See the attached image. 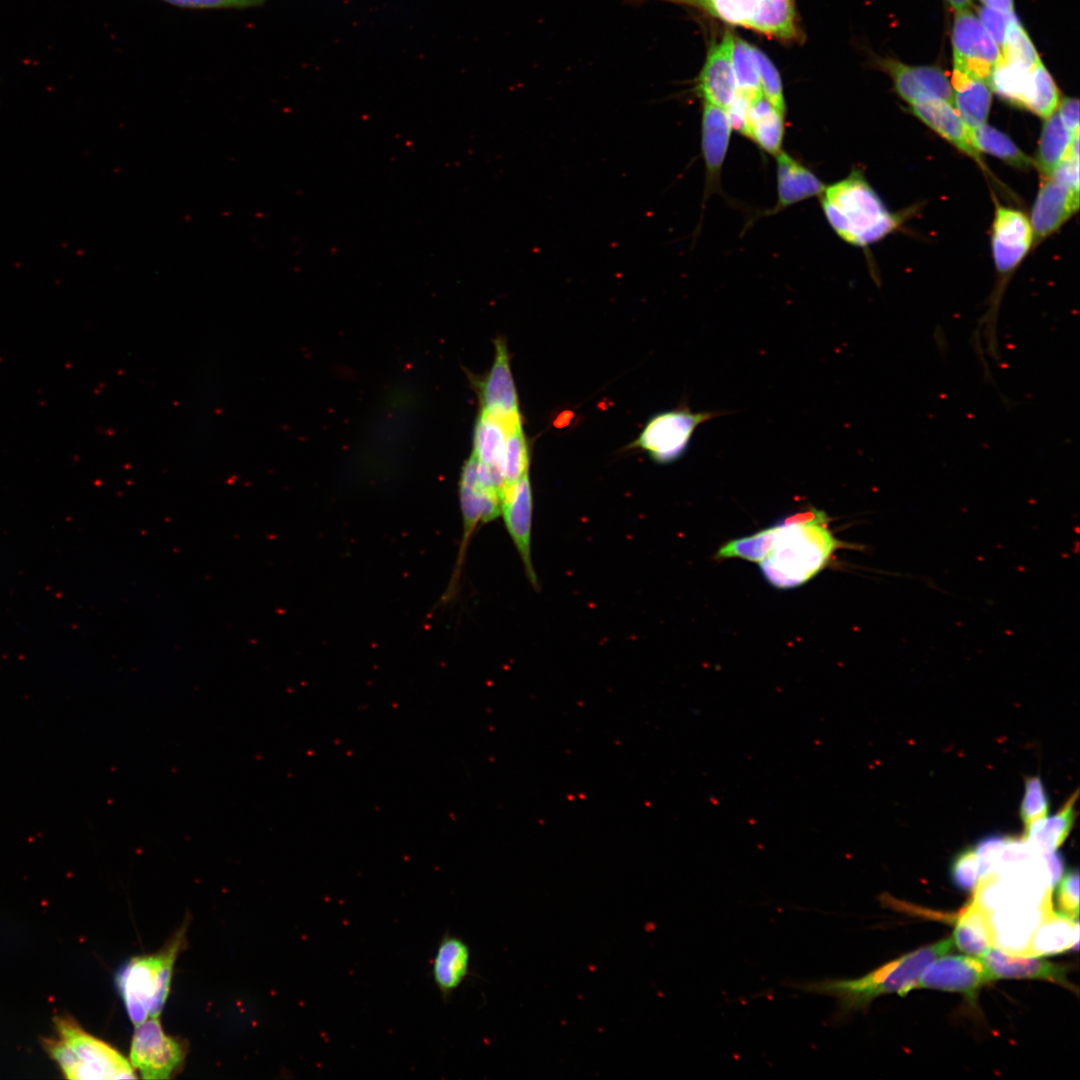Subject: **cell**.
I'll return each instance as SVG.
<instances>
[{
  "label": "cell",
  "mask_w": 1080,
  "mask_h": 1080,
  "mask_svg": "<svg viewBox=\"0 0 1080 1080\" xmlns=\"http://www.w3.org/2000/svg\"><path fill=\"white\" fill-rule=\"evenodd\" d=\"M741 134L762 151L776 156L781 152L785 134L784 113L762 95L750 102Z\"/></svg>",
  "instance_id": "cell-23"
},
{
  "label": "cell",
  "mask_w": 1080,
  "mask_h": 1080,
  "mask_svg": "<svg viewBox=\"0 0 1080 1080\" xmlns=\"http://www.w3.org/2000/svg\"><path fill=\"white\" fill-rule=\"evenodd\" d=\"M1033 69L1001 58L990 74L989 86L1009 103L1028 110L1034 89Z\"/></svg>",
  "instance_id": "cell-26"
},
{
  "label": "cell",
  "mask_w": 1080,
  "mask_h": 1080,
  "mask_svg": "<svg viewBox=\"0 0 1080 1080\" xmlns=\"http://www.w3.org/2000/svg\"><path fill=\"white\" fill-rule=\"evenodd\" d=\"M184 940L185 927L159 952L133 957L119 969L116 985L134 1025L161 1014Z\"/></svg>",
  "instance_id": "cell-5"
},
{
  "label": "cell",
  "mask_w": 1080,
  "mask_h": 1080,
  "mask_svg": "<svg viewBox=\"0 0 1080 1080\" xmlns=\"http://www.w3.org/2000/svg\"><path fill=\"white\" fill-rule=\"evenodd\" d=\"M828 521L825 512L811 509L778 525L773 546L759 563L769 584L780 589L803 585L824 569L836 550L859 548L838 540Z\"/></svg>",
  "instance_id": "cell-1"
},
{
  "label": "cell",
  "mask_w": 1080,
  "mask_h": 1080,
  "mask_svg": "<svg viewBox=\"0 0 1080 1080\" xmlns=\"http://www.w3.org/2000/svg\"><path fill=\"white\" fill-rule=\"evenodd\" d=\"M500 512L503 514L505 526L520 555L526 575L530 583L536 587L537 576L531 559L533 500L528 473L503 490Z\"/></svg>",
  "instance_id": "cell-13"
},
{
  "label": "cell",
  "mask_w": 1080,
  "mask_h": 1080,
  "mask_svg": "<svg viewBox=\"0 0 1080 1080\" xmlns=\"http://www.w3.org/2000/svg\"><path fill=\"white\" fill-rule=\"evenodd\" d=\"M1079 208V191L1049 176L1041 185L1031 213L1033 240L1055 232Z\"/></svg>",
  "instance_id": "cell-15"
},
{
  "label": "cell",
  "mask_w": 1080,
  "mask_h": 1080,
  "mask_svg": "<svg viewBox=\"0 0 1080 1080\" xmlns=\"http://www.w3.org/2000/svg\"><path fill=\"white\" fill-rule=\"evenodd\" d=\"M909 105L912 113L924 124L956 148L981 163L979 152L974 148L970 140L969 128L953 105L942 99L929 96H920Z\"/></svg>",
  "instance_id": "cell-20"
},
{
  "label": "cell",
  "mask_w": 1080,
  "mask_h": 1080,
  "mask_svg": "<svg viewBox=\"0 0 1080 1080\" xmlns=\"http://www.w3.org/2000/svg\"><path fill=\"white\" fill-rule=\"evenodd\" d=\"M1032 242L1033 231L1026 215L998 206L992 226V253L1001 276H1007L1019 265Z\"/></svg>",
  "instance_id": "cell-12"
},
{
  "label": "cell",
  "mask_w": 1080,
  "mask_h": 1080,
  "mask_svg": "<svg viewBox=\"0 0 1080 1080\" xmlns=\"http://www.w3.org/2000/svg\"><path fill=\"white\" fill-rule=\"evenodd\" d=\"M969 136L978 152L991 154L1009 165L1021 169H1026L1034 164L1033 160L1020 150L1006 134L986 123L970 129Z\"/></svg>",
  "instance_id": "cell-31"
},
{
  "label": "cell",
  "mask_w": 1080,
  "mask_h": 1080,
  "mask_svg": "<svg viewBox=\"0 0 1080 1080\" xmlns=\"http://www.w3.org/2000/svg\"><path fill=\"white\" fill-rule=\"evenodd\" d=\"M732 125L726 110L703 103L701 147L705 164L706 196L718 190L721 170L726 158Z\"/></svg>",
  "instance_id": "cell-17"
},
{
  "label": "cell",
  "mask_w": 1080,
  "mask_h": 1080,
  "mask_svg": "<svg viewBox=\"0 0 1080 1080\" xmlns=\"http://www.w3.org/2000/svg\"><path fill=\"white\" fill-rule=\"evenodd\" d=\"M883 65L889 72L899 96L909 104L920 96L942 99L954 106L951 82L936 66H911L887 59Z\"/></svg>",
  "instance_id": "cell-18"
},
{
  "label": "cell",
  "mask_w": 1080,
  "mask_h": 1080,
  "mask_svg": "<svg viewBox=\"0 0 1080 1080\" xmlns=\"http://www.w3.org/2000/svg\"><path fill=\"white\" fill-rule=\"evenodd\" d=\"M746 27L781 40L798 39L793 0H761Z\"/></svg>",
  "instance_id": "cell-29"
},
{
  "label": "cell",
  "mask_w": 1080,
  "mask_h": 1080,
  "mask_svg": "<svg viewBox=\"0 0 1080 1080\" xmlns=\"http://www.w3.org/2000/svg\"><path fill=\"white\" fill-rule=\"evenodd\" d=\"M950 876L953 884L960 890L972 891L976 888L980 875L974 848H966L953 858Z\"/></svg>",
  "instance_id": "cell-41"
},
{
  "label": "cell",
  "mask_w": 1080,
  "mask_h": 1080,
  "mask_svg": "<svg viewBox=\"0 0 1080 1080\" xmlns=\"http://www.w3.org/2000/svg\"><path fill=\"white\" fill-rule=\"evenodd\" d=\"M951 85L954 107L969 130L985 124L992 100L989 83L953 72Z\"/></svg>",
  "instance_id": "cell-24"
},
{
  "label": "cell",
  "mask_w": 1080,
  "mask_h": 1080,
  "mask_svg": "<svg viewBox=\"0 0 1080 1080\" xmlns=\"http://www.w3.org/2000/svg\"><path fill=\"white\" fill-rule=\"evenodd\" d=\"M777 530L778 525H775L750 536L731 540L717 551L716 558H739L760 563L770 552Z\"/></svg>",
  "instance_id": "cell-32"
},
{
  "label": "cell",
  "mask_w": 1080,
  "mask_h": 1080,
  "mask_svg": "<svg viewBox=\"0 0 1080 1080\" xmlns=\"http://www.w3.org/2000/svg\"><path fill=\"white\" fill-rule=\"evenodd\" d=\"M824 215L845 242L866 247L891 233L899 224L860 170L825 186L820 194Z\"/></svg>",
  "instance_id": "cell-3"
},
{
  "label": "cell",
  "mask_w": 1080,
  "mask_h": 1080,
  "mask_svg": "<svg viewBox=\"0 0 1080 1080\" xmlns=\"http://www.w3.org/2000/svg\"><path fill=\"white\" fill-rule=\"evenodd\" d=\"M1075 792L1053 816L1044 817L1025 827V840L1039 853L1056 850L1069 835L1076 817Z\"/></svg>",
  "instance_id": "cell-27"
},
{
  "label": "cell",
  "mask_w": 1080,
  "mask_h": 1080,
  "mask_svg": "<svg viewBox=\"0 0 1080 1080\" xmlns=\"http://www.w3.org/2000/svg\"><path fill=\"white\" fill-rule=\"evenodd\" d=\"M494 363L480 385L481 413L491 416L509 429L521 424L518 397L512 378L507 347L503 340L495 342Z\"/></svg>",
  "instance_id": "cell-11"
},
{
  "label": "cell",
  "mask_w": 1080,
  "mask_h": 1080,
  "mask_svg": "<svg viewBox=\"0 0 1080 1080\" xmlns=\"http://www.w3.org/2000/svg\"><path fill=\"white\" fill-rule=\"evenodd\" d=\"M953 942L961 951L979 958L993 947L989 913L975 901L960 914Z\"/></svg>",
  "instance_id": "cell-28"
},
{
  "label": "cell",
  "mask_w": 1080,
  "mask_h": 1080,
  "mask_svg": "<svg viewBox=\"0 0 1080 1080\" xmlns=\"http://www.w3.org/2000/svg\"><path fill=\"white\" fill-rule=\"evenodd\" d=\"M188 9H246L261 6L265 0H161Z\"/></svg>",
  "instance_id": "cell-44"
},
{
  "label": "cell",
  "mask_w": 1080,
  "mask_h": 1080,
  "mask_svg": "<svg viewBox=\"0 0 1080 1080\" xmlns=\"http://www.w3.org/2000/svg\"><path fill=\"white\" fill-rule=\"evenodd\" d=\"M1051 910L1048 894L1040 903L1006 905L993 916L989 914L993 946L1012 955L1026 956L1033 933Z\"/></svg>",
  "instance_id": "cell-10"
},
{
  "label": "cell",
  "mask_w": 1080,
  "mask_h": 1080,
  "mask_svg": "<svg viewBox=\"0 0 1080 1080\" xmlns=\"http://www.w3.org/2000/svg\"><path fill=\"white\" fill-rule=\"evenodd\" d=\"M732 65L737 93L753 101L762 96L751 45L734 36Z\"/></svg>",
  "instance_id": "cell-33"
},
{
  "label": "cell",
  "mask_w": 1080,
  "mask_h": 1080,
  "mask_svg": "<svg viewBox=\"0 0 1080 1080\" xmlns=\"http://www.w3.org/2000/svg\"><path fill=\"white\" fill-rule=\"evenodd\" d=\"M468 944L448 930L441 936L431 960L432 981L443 1001H448L469 974Z\"/></svg>",
  "instance_id": "cell-19"
},
{
  "label": "cell",
  "mask_w": 1080,
  "mask_h": 1080,
  "mask_svg": "<svg viewBox=\"0 0 1080 1080\" xmlns=\"http://www.w3.org/2000/svg\"><path fill=\"white\" fill-rule=\"evenodd\" d=\"M980 959L985 964L994 980L996 979H1038L1050 981L1075 991L1067 979V968L1040 958L1006 954L991 947Z\"/></svg>",
  "instance_id": "cell-16"
},
{
  "label": "cell",
  "mask_w": 1080,
  "mask_h": 1080,
  "mask_svg": "<svg viewBox=\"0 0 1080 1080\" xmlns=\"http://www.w3.org/2000/svg\"><path fill=\"white\" fill-rule=\"evenodd\" d=\"M1007 838L1002 835H989L976 844L974 850L978 861L980 878L994 871L999 863Z\"/></svg>",
  "instance_id": "cell-42"
},
{
  "label": "cell",
  "mask_w": 1080,
  "mask_h": 1080,
  "mask_svg": "<svg viewBox=\"0 0 1080 1080\" xmlns=\"http://www.w3.org/2000/svg\"><path fill=\"white\" fill-rule=\"evenodd\" d=\"M761 92L780 112L785 114V100L780 75L772 61L759 49L751 46Z\"/></svg>",
  "instance_id": "cell-38"
},
{
  "label": "cell",
  "mask_w": 1080,
  "mask_h": 1080,
  "mask_svg": "<svg viewBox=\"0 0 1080 1080\" xmlns=\"http://www.w3.org/2000/svg\"><path fill=\"white\" fill-rule=\"evenodd\" d=\"M734 35L726 31L711 45L696 81V91L703 101L727 110L737 95L732 65Z\"/></svg>",
  "instance_id": "cell-14"
},
{
  "label": "cell",
  "mask_w": 1080,
  "mask_h": 1080,
  "mask_svg": "<svg viewBox=\"0 0 1080 1080\" xmlns=\"http://www.w3.org/2000/svg\"><path fill=\"white\" fill-rule=\"evenodd\" d=\"M1001 55L1004 59L1021 63L1030 69L1041 62L1033 43L1016 17L1010 22Z\"/></svg>",
  "instance_id": "cell-37"
},
{
  "label": "cell",
  "mask_w": 1080,
  "mask_h": 1080,
  "mask_svg": "<svg viewBox=\"0 0 1080 1080\" xmlns=\"http://www.w3.org/2000/svg\"><path fill=\"white\" fill-rule=\"evenodd\" d=\"M993 981L980 958L948 955L933 961L922 973L915 989L928 988L957 992L974 1002L980 988Z\"/></svg>",
  "instance_id": "cell-9"
},
{
  "label": "cell",
  "mask_w": 1080,
  "mask_h": 1080,
  "mask_svg": "<svg viewBox=\"0 0 1080 1080\" xmlns=\"http://www.w3.org/2000/svg\"><path fill=\"white\" fill-rule=\"evenodd\" d=\"M56 1035L44 1040V1048L65 1078L104 1080L135 1079L130 1061L106 1042L86 1032L72 1017L54 1018Z\"/></svg>",
  "instance_id": "cell-4"
},
{
  "label": "cell",
  "mask_w": 1080,
  "mask_h": 1080,
  "mask_svg": "<svg viewBox=\"0 0 1080 1080\" xmlns=\"http://www.w3.org/2000/svg\"><path fill=\"white\" fill-rule=\"evenodd\" d=\"M1055 905L1054 914L1071 921H1078L1079 873L1077 869L1070 870L1056 883Z\"/></svg>",
  "instance_id": "cell-40"
},
{
  "label": "cell",
  "mask_w": 1080,
  "mask_h": 1080,
  "mask_svg": "<svg viewBox=\"0 0 1080 1080\" xmlns=\"http://www.w3.org/2000/svg\"><path fill=\"white\" fill-rule=\"evenodd\" d=\"M955 12L969 8L972 0H946Z\"/></svg>",
  "instance_id": "cell-48"
},
{
  "label": "cell",
  "mask_w": 1080,
  "mask_h": 1080,
  "mask_svg": "<svg viewBox=\"0 0 1080 1080\" xmlns=\"http://www.w3.org/2000/svg\"><path fill=\"white\" fill-rule=\"evenodd\" d=\"M777 203L769 214L817 196L825 185L800 161L785 152L777 155Z\"/></svg>",
  "instance_id": "cell-21"
},
{
  "label": "cell",
  "mask_w": 1080,
  "mask_h": 1080,
  "mask_svg": "<svg viewBox=\"0 0 1080 1080\" xmlns=\"http://www.w3.org/2000/svg\"><path fill=\"white\" fill-rule=\"evenodd\" d=\"M1032 72L1034 89L1028 110L1046 119L1056 111L1059 105V90L1042 62Z\"/></svg>",
  "instance_id": "cell-35"
},
{
  "label": "cell",
  "mask_w": 1080,
  "mask_h": 1080,
  "mask_svg": "<svg viewBox=\"0 0 1080 1080\" xmlns=\"http://www.w3.org/2000/svg\"><path fill=\"white\" fill-rule=\"evenodd\" d=\"M984 7L1001 11L1004 13L1014 14L1013 0H980Z\"/></svg>",
  "instance_id": "cell-47"
},
{
  "label": "cell",
  "mask_w": 1080,
  "mask_h": 1080,
  "mask_svg": "<svg viewBox=\"0 0 1080 1080\" xmlns=\"http://www.w3.org/2000/svg\"><path fill=\"white\" fill-rule=\"evenodd\" d=\"M1076 136L1079 134H1073L1064 125L1058 112L1045 119L1036 159L1037 167L1045 177H1049L1065 159Z\"/></svg>",
  "instance_id": "cell-30"
},
{
  "label": "cell",
  "mask_w": 1080,
  "mask_h": 1080,
  "mask_svg": "<svg viewBox=\"0 0 1080 1080\" xmlns=\"http://www.w3.org/2000/svg\"><path fill=\"white\" fill-rule=\"evenodd\" d=\"M1079 923L1060 917L1051 910L1032 935L1026 956H1040L1078 950Z\"/></svg>",
  "instance_id": "cell-25"
},
{
  "label": "cell",
  "mask_w": 1080,
  "mask_h": 1080,
  "mask_svg": "<svg viewBox=\"0 0 1080 1080\" xmlns=\"http://www.w3.org/2000/svg\"><path fill=\"white\" fill-rule=\"evenodd\" d=\"M1046 862L1047 868L1050 873L1051 886H1055L1064 872V860L1062 855L1056 850L1042 853Z\"/></svg>",
  "instance_id": "cell-46"
},
{
  "label": "cell",
  "mask_w": 1080,
  "mask_h": 1080,
  "mask_svg": "<svg viewBox=\"0 0 1080 1080\" xmlns=\"http://www.w3.org/2000/svg\"><path fill=\"white\" fill-rule=\"evenodd\" d=\"M953 944L952 938L942 939L892 960L860 978H826L792 983L791 986L807 993L834 997L838 1003L835 1019L841 1020L851 1012L867 1009L879 996L892 993L904 996L915 989L927 967L937 958L946 955Z\"/></svg>",
  "instance_id": "cell-2"
},
{
  "label": "cell",
  "mask_w": 1080,
  "mask_h": 1080,
  "mask_svg": "<svg viewBox=\"0 0 1080 1080\" xmlns=\"http://www.w3.org/2000/svg\"><path fill=\"white\" fill-rule=\"evenodd\" d=\"M1015 14L1004 13L987 7L978 10V18L985 30L1002 51L1010 22Z\"/></svg>",
  "instance_id": "cell-43"
},
{
  "label": "cell",
  "mask_w": 1080,
  "mask_h": 1080,
  "mask_svg": "<svg viewBox=\"0 0 1080 1080\" xmlns=\"http://www.w3.org/2000/svg\"><path fill=\"white\" fill-rule=\"evenodd\" d=\"M509 428L481 413L474 430L473 456L486 467L500 495L504 487V463Z\"/></svg>",
  "instance_id": "cell-22"
},
{
  "label": "cell",
  "mask_w": 1080,
  "mask_h": 1080,
  "mask_svg": "<svg viewBox=\"0 0 1080 1080\" xmlns=\"http://www.w3.org/2000/svg\"><path fill=\"white\" fill-rule=\"evenodd\" d=\"M723 413L693 412L686 406L659 413L648 421L631 446L646 451L657 463H671L686 452L694 432L701 424Z\"/></svg>",
  "instance_id": "cell-6"
},
{
  "label": "cell",
  "mask_w": 1080,
  "mask_h": 1080,
  "mask_svg": "<svg viewBox=\"0 0 1080 1080\" xmlns=\"http://www.w3.org/2000/svg\"><path fill=\"white\" fill-rule=\"evenodd\" d=\"M184 1058L183 1045L164 1032L159 1017L135 1025L129 1059L142 1078L168 1079L182 1066Z\"/></svg>",
  "instance_id": "cell-8"
},
{
  "label": "cell",
  "mask_w": 1080,
  "mask_h": 1080,
  "mask_svg": "<svg viewBox=\"0 0 1080 1080\" xmlns=\"http://www.w3.org/2000/svg\"><path fill=\"white\" fill-rule=\"evenodd\" d=\"M1058 114L1073 134H1079V102L1076 98L1064 97L1060 102Z\"/></svg>",
  "instance_id": "cell-45"
},
{
  "label": "cell",
  "mask_w": 1080,
  "mask_h": 1080,
  "mask_svg": "<svg viewBox=\"0 0 1080 1080\" xmlns=\"http://www.w3.org/2000/svg\"><path fill=\"white\" fill-rule=\"evenodd\" d=\"M953 72L989 81L1001 51L969 8L957 11L952 26Z\"/></svg>",
  "instance_id": "cell-7"
},
{
  "label": "cell",
  "mask_w": 1080,
  "mask_h": 1080,
  "mask_svg": "<svg viewBox=\"0 0 1080 1080\" xmlns=\"http://www.w3.org/2000/svg\"><path fill=\"white\" fill-rule=\"evenodd\" d=\"M528 464V448L520 424L510 429L507 435L503 490L528 473Z\"/></svg>",
  "instance_id": "cell-36"
},
{
  "label": "cell",
  "mask_w": 1080,
  "mask_h": 1080,
  "mask_svg": "<svg viewBox=\"0 0 1080 1080\" xmlns=\"http://www.w3.org/2000/svg\"><path fill=\"white\" fill-rule=\"evenodd\" d=\"M674 2L701 8L720 20L747 26L755 15L761 0H673Z\"/></svg>",
  "instance_id": "cell-34"
},
{
  "label": "cell",
  "mask_w": 1080,
  "mask_h": 1080,
  "mask_svg": "<svg viewBox=\"0 0 1080 1080\" xmlns=\"http://www.w3.org/2000/svg\"><path fill=\"white\" fill-rule=\"evenodd\" d=\"M1049 799L1040 777L1026 778L1024 795L1020 805V817L1025 827L1047 816Z\"/></svg>",
  "instance_id": "cell-39"
}]
</instances>
